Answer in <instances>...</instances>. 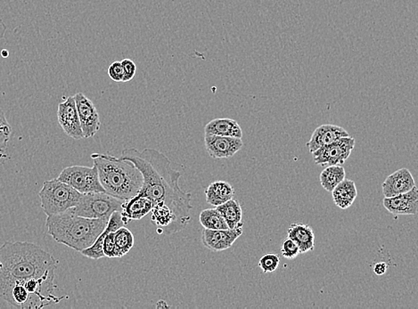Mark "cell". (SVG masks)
<instances>
[{
	"label": "cell",
	"mask_w": 418,
	"mask_h": 309,
	"mask_svg": "<svg viewBox=\"0 0 418 309\" xmlns=\"http://www.w3.org/2000/svg\"><path fill=\"white\" fill-rule=\"evenodd\" d=\"M121 158L132 162L141 173L143 186L139 193L152 200L154 205L164 202L174 212L175 233L185 229L191 220L192 195L180 188L181 173L174 170L166 156L155 149L146 148L139 152L135 148H128L121 152Z\"/></svg>",
	"instance_id": "6da1fadb"
},
{
	"label": "cell",
	"mask_w": 418,
	"mask_h": 309,
	"mask_svg": "<svg viewBox=\"0 0 418 309\" xmlns=\"http://www.w3.org/2000/svg\"><path fill=\"white\" fill-rule=\"evenodd\" d=\"M0 279H40L55 272L58 261L40 246L28 242H6L0 246Z\"/></svg>",
	"instance_id": "7a4b0ae2"
},
{
	"label": "cell",
	"mask_w": 418,
	"mask_h": 309,
	"mask_svg": "<svg viewBox=\"0 0 418 309\" xmlns=\"http://www.w3.org/2000/svg\"><path fill=\"white\" fill-rule=\"evenodd\" d=\"M92 159L98 168L100 184L108 195L127 201L139 193L143 176L132 162L98 152H94Z\"/></svg>",
	"instance_id": "3957f363"
},
{
	"label": "cell",
	"mask_w": 418,
	"mask_h": 309,
	"mask_svg": "<svg viewBox=\"0 0 418 309\" xmlns=\"http://www.w3.org/2000/svg\"><path fill=\"white\" fill-rule=\"evenodd\" d=\"M108 220L78 216L70 210L46 218L48 233L56 242L80 252L105 230Z\"/></svg>",
	"instance_id": "277c9868"
},
{
	"label": "cell",
	"mask_w": 418,
	"mask_h": 309,
	"mask_svg": "<svg viewBox=\"0 0 418 309\" xmlns=\"http://www.w3.org/2000/svg\"><path fill=\"white\" fill-rule=\"evenodd\" d=\"M39 196L44 213L49 217L75 207L80 201L81 193L67 184L55 179L43 183Z\"/></svg>",
	"instance_id": "5b68a950"
},
{
	"label": "cell",
	"mask_w": 418,
	"mask_h": 309,
	"mask_svg": "<svg viewBox=\"0 0 418 309\" xmlns=\"http://www.w3.org/2000/svg\"><path fill=\"white\" fill-rule=\"evenodd\" d=\"M123 202L105 192L84 193L70 211L78 216L109 220L114 212H121Z\"/></svg>",
	"instance_id": "8992f818"
},
{
	"label": "cell",
	"mask_w": 418,
	"mask_h": 309,
	"mask_svg": "<svg viewBox=\"0 0 418 309\" xmlns=\"http://www.w3.org/2000/svg\"><path fill=\"white\" fill-rule=\"evenodd\" d=\"M58 179L73 187L81 195L105 192V189L100 184L98 168L95 164L93 165V167L71 166L65 168L59 175Z\"/></svg>",
	"instance_id": "52a82bcc"
},
{
	"label": "cell",
	"mask_w": 418,
	"mask_h": 309,
	"mask_svg": "<svg viewBox=\"0 0 418 309\" xmlns=\"http://www.w3.org/2000/svg\"><path fill=\"white\" fill-rule=\"evenodd\" d=\"M354 148L355 139L349 136L317 150L312 152V154H313L315 164L320 165V166L342 165L348 160Z\"/></svg>",
	"instance_id": "ba28073f"
},
{
	"label": "cell",
	"mask_w": 418,
	"mask_h": 309,
	"mask_svg": "<svg viewBox=\"0 0 418 309\" xmlns=\"http://www.w3.org/2000/svg\"><path fill=\"white\" fill-rule=\"evenodd\" d=\"M73 96L84 139H92L101 127L98 112L95 104L83 93L75 94Z\"/></svg>",
	"instance_id": "9c48e42d"
},
{
	"label": "cell",
	"mask_w": 418,
	"mask_h": 309,
	"mask_svg": "<svg viewBox=\"0 0 418 309\" xmlns=\"http://www.w3.org/2000/svg\"><path fill=\"white\" fill-rule=\"evenodd\" d=\"M58 118L59 125L67 136L75 140L84 139L74 96H69L58 105Z\"/></svg>",
	"instance_id": "30bf717a"
},
{
	"label": "cell",
	"mask_w": 418,
	"mask_h": 309,
	"mask_svg": "<svg viewBox=\"0 0 418 309\" xmlns=\"http://www.w3.org/2000/svg\"><path fill=\"white\" fill-rule=\"evenodd\" d=\"M243 235V226L234 229H204L202 233V242L205 248L212 251H223L232 245Z\"/></svg>",
	"instance_id": "8fae6325"
},
{
	"label": "cell",
	"mask_w": 418,
	"mask_h": 309,
	"mask_svg": "<svg viewBox=\"0 0 418 309\" xmlns=\"http://www.w3.org/2000/svg\"><path fill=\"white\" fill-rule=\"evenodd\" d=\"M206 151L214 159H227L232 157L242 149V139L236 137L208 135L205 134Z\"/></svg>",
	"instance_id": "7c38bea8"
},
{
	"label": "cell",
	"mask_w": 418,
	"mask_h": 309,
	"mask_svg": "<svg viewBox=\"0 0 418 309\" xmlns=\"http://www.w3.org/2000/svg\"><path fill=\"white\" fill-rule=\"evenodd\" d=\"M383 204L387 211L394 215H417L418 212V190L417 186L402 195L383 199Z\"/></svg>",
	"instance_id": "4fadbf2b"
},
{
	"label": "cell",
	"mask_w": 418,
	"mask_h": 309,
	"mask_svg": "<svg viewBox=\"0 0 418 309\" xmlns=\"http://www.w3.org/2000/svg\"><path fill=\"white\" fill-rule=\"evenodd\" d=\"M349 136L347 130L342 127L333 124H324L315 130L310 141L306 145L312 154L324 146L329 145L331 143L338 141L342 137Z\"/></svg>",
	"instance_id": "5bb4252c"
},
{
	"label": "cell",
	"mask_w": 418,
	"mask_h": 309,
	"mask_svg": "<svg viewBox=\"0 0 418 309\" xmlns=\"http://www.w3.org/2000/svg\"><path fill=\"white\" fill-rule=\"evenodd\" d=\"M416 186L415 179L408 168H402L386 177L383 183V193L385 198L402 195Z\"/></svg>",
	"instance_id": "9a60e30c"
},
{
	"label": "cell",
	"mask_w": 418,
	"mask_h": 309,
	"mask_svg": "<svg viewBox=\"0 0 418 309\" xmlns=\"http://www.w3.org/2000/svg\"><path fill=\"white\" fill-rule=\"evenodd\" d=\"M154 207V202L141 193H137L134 197L127 200L121 205V214L125 224L132 220H140L148 216Z\"/></svg>",
	"instance_id": "2e32d148"
},
{
	"label": "cell",
	"mask_w": 418,
	"mask_h": 309,
	"mask_svg": "<svg viewBox=\"0 0 418 309\" xmlns=\"http://www.w3.org/2000/svg\"><path fill=\"white\" fill-rule=\"evenodd\" d=\"M124 226H126V224H125L123 217H121V212H114V213L111 215L110 218H109L105 230L100 233L99 236L96 238V241L94 242L92 246H89V248L80 251L81 255H83L84 257L90 258V260L95 261H98L100 258H105L104 252H103V242H104L105 233H107L108 231L115 232V231Z\"/></svg>",
	"instance_id": "e0dca14e"
},
{
	"label": "cell",
	"mask_w": 418,
	"mask_h": 309,
	"mask_svg": "<svg viewBox=\"0 0 418 309\" xmlns=\"http://www.w3.org/2000/svg\"><path fill=\"white\" fill-rule=\"evenodd\" d=\"M287 238L297 245L299 254L314 251L315 233L310 226L304 223H293L287 230Z\"/></svg>",
	"instance_id": "ac0fdd59"
},
{
	"label": "cell",
	"mask_w": 418,
	"mask_h": 309,
	"mask_svg": "<svg viewBox=\"0 0 418 309\" xmlns=\"http://www.w3.org/2000/svg\"><path fill=\"white\" fill-rule=\"evenodd\" d=\"M204 133L208 135L242 139L243 130L237 121L229 118H214L206 124Z\"/></svg>",
	"instance_id": "d6986e66"
},
{
	"label": "cell",
	"mask_w": 418,
	"mask_h": 309,
	"mask_svg": "<svg viewBox=\"0 0 418 309\" xmlns=\"http://www.w3.org/2000/svg\"><path fill=\"white\" fill-rule=\"evenodd\" d=\"M234 196L235 189L226 181H214L205 190L206 202L215 207L229 201Z\"/></svg>",
	"instance_id": "ffe728a7"
},
{
	"label": "cell",
	"mask_w": 418,
	"mask_h": 309,
	"mask_svg": "<svg viewBox=\"0 0 418 309\" xmlns=\"http://www.w3.org/2000/svg\"><path fill=\"white\" fill-rule=\"evenodd\" d=\"M358 191L354 181L351 179L342 180L332 191V198L337 207L346 210L351 207L356 198Z\"/></svg>",
	"instance_id": "44dd1931"
},
{
	"label": "cell",
	"mask_w": 418,
	"mask_h": 309,
	"mask_svg": "<svg viewBox=\"0 0 418 309\" xmlns=\"http://www.w3.org/2000/svg\"><path fill=\"white\" fill-rule=\"evenodd\" d=\"M217 210L220 211L221 216L229 227V229H236L239 226H243L242 223L243 211L241 204L235 199H231L225 204L217 206Z\"/></svg>",
	"instance_id": "7402d4cb"
},
{
	"label": "cell",
	"mask_w": 418,
	"mask_h": 309,
	"mask_svg": "<svg viewBox=\"0 0 418 309\" xmlns=\"http://www.w3.org/2000/svg\"><path fill=\"white\" fill-rule=\"evenodd\" d=\"M346 173L342 165L326 166L320 174V183L326 191L332 193L337 185L345 179Z\"/></svg>",
	"instance_id": "603a6c76"
},
{
	"label": "cell",
	"mask_w": 418,
	"mask_h": 309,
	"mask_svg": "<svg viewBox=\"0 0 418 309\" xmlns=\"http://www.w3.org/2000/svg\"><path fill=\"white\" fill-rule=\"evenodd\" d=\"M199 221L204 229H229L226 221L216 208L206 209V210L202 211L200 213Z\"/></svg>",
	"instance_id": "cb8c5ba5"
},
{
	"label": "cell",
	"mask_w": 418,
	"mask_h": 309,
	"mask_svg": "<svg viewBox=\"0 0 418 309\" xmlns=\"http://www.w3.org/2000/svg\"><path fill=\"white\" fill-rule=\"evenodd\" d=\"M114 241L115 248H116L115 256L118 258L126 255L133 248L135 242L133 233L125 227H121V229L115 231Z\"/></svg>",
	"instance_id": "d4e9b609"
},
{
	"label": "cell",
	"mask_w": 418,
	"mask_h": 309,
	"mask_svg": "<svg viewBox=\"0 0 418 309\" xmlns=\"http://www.w3.org/2000/svg\"><path fill=\"white\" fill-rule=\"evenodd\" d=\"M12 132V127L6 120L4 112L0 109V150L2 152H5L8 148V143L10 139Z\"/></svg>",
	"instance_id": "484cf974"
},
{
	"label": "cell",
	"mask_w": 418,
	"mask_h": 309,
	"mask_svg": "<svg viewBox=\"0 0 418 309\" xmlns=\"http://www.w3.org/2000/svg\"><path fill=\"white\" fill-rule=\"evenodd\" d=\"M280 258L279 256L273 254H268L262 256L259 261V267L264 274L273 273L279 268Z\"/></svg>",
	"instance_id": "4316f807"
},
{
	"label": "cell",
	"mask_w": 418,
	"mask_h": 309,
	"mask_svg": "<svg viewBox=\"0 0 418 309\" xmlns=\"http://www.w3.org/2000/svg\"><path fill=\"white\" fill-rule=\"evenodd\" d=\"M281 254L287 260H293L299 254L297 245L293 240L287 238L281 246Z\"/></svg>",
	"instance_id": "83f0119b"
},
{
	"label": "cell",
	"mask_w": 418,
	"mask_h": 309,
	"mask_svg": "<svg viewBox=\"0 0 418 309\" xmlns=\"http://www.w3.org/2000/svg\"><path fill=\"white\" fill-rule=\"evenodd\" d=\"M115 241H114V232L108 231L105 233L104 242H103V252H104L105 257L114 258H116L115 256Z\"/></svg>",
	"instance_id": "f1b7e54d"
},
{
	"label": "cell",
	"mask_w": 418,
	"mask_h": 309,
	"mask_svg": "<svg viewBox=\"0 0 418 309\" xmlns=\"http://www.w3.org/2000/svg\"><path fill=\"white\" fill-rule=\"evenodd\" d=\"M107 73L109 78L115 82H123L124 71L121 61H115L109 65Z\"/></svg>",
	"instance_id": "f546056e"
},
{
	"label": "cell",
	"mask_w": 418,
	"mask_h": 309,
	"mask_svg": "<svg viewBox=\"0 0 418 309\" xmlns=\"http://www.w3.org/2000/svg\"><path fill=\"white\" fill-rule=\"evenodd\" d=\"M121 62V65H123L124 71L123 82H128V81L132 80L137 73V65L135 62L128 58L123 59Z\"/></svg>",
	"instance_id": "4dcf8cb0"
},
{
	"label": "cell",
	"mask_w": 418,
	"mask_h": 309,
	"mask_svg": "<svg viewBox=\"0 0 418 309\" xmlns=\"http://www.w3.org/2000/svg\"><path fill=\"white\" fill-rule=\"evenodd\" d=\"M387 270H388V265L385 263V262H378L373 267L374 273L378 276H383L387 272Z\"/></svg>",
	"instance_id": "1f68e13d"
},
{
	"label": "cell",
	"mask_w": 418,
	"mask_h": 309,
	"mask_svg": "<svg viewBox=\"0 0 418 309\" xmlns=\"http://www.w3.org/2000/svg\"><path fill=\"white\" fill-rule=\"evenodd\" d=\"M6 31V25L5 24L4 21H3L1 19H0V40H1L3 37H5Z\"/></svg>",
	"instance_id": "d6a6232c"
},
{
	"label": "cell",
	"mask_w": 418,
	"mask_h": 309,
	"mask_svg": "<svg viewBox=\"0 0 418 309\" xmlns=\"http://www.w3.org/2000/svg\"><path fill=\"white\" fill-rule=\"evenodd\" d=\"M6 155L5 154L4 152H2L1 150H0V159L2 158H6Z\"/></svg>",
	"instance_id": "836d02e7"
},
{
	"label": "cell",
	"mask_w": 418,
	"mask_h": 309,
	"mask_svg": "<svg viewBox=\"0 0 418 309\" xmlns=\"http://www.w3.org/2000/svg\"><path fill=\"white\" fill-rule=\"evenodd\" d=\"M1 267H2V263H1V261H0V268H1Z\"/></svg>",
	"instance_id": "e575fe53"
}]
</instances>
